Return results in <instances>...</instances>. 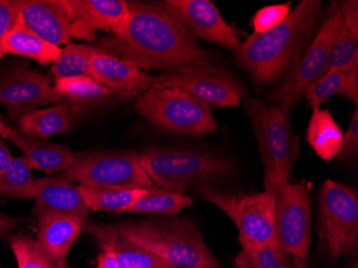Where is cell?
Returning a JSON list of instances; mask_svg holds the SVG:
<instances>
[{
	"mask_svg": "<svg viewBox=\"0 0 358 268\" xmlns=\"http://www.w3.org/2000/svg\"><path fill=\"white\" fill-rule=\"evenodd\" d=\"M122 27L96 48L141 70L166 72L208 64L192 32L158 3L129 1Z\"/></svg>",
	"mask_w": 358,
	"mask_h": 268,
	"instance_id": "1",
	"label": "cell"
},
{
	"mask_svg": "<svg viewBox=\"0 0 358 268\" xmlns=\"http://www.w3.org/2000/svg\"><path fill=\"white\" fill-rule=\"evenodd\" d=\"M322 1L301 0L279 25L255 34L233 52L259 84H273L299 62L321 27Z\"/></svg>",
	"mask_w": 358,
	"mask_h": 268,
	"instance_id": "2",
	"label": "cell"
},
{
	"mask_svg": "<svg viewBox=\"0 0 358 268\" xmlns=\"http://www.w3.org/2000/svg\"><path fill=\"white\" fill-rule=\"evenodd\" d=\"M120 237L174 268H219L200 227L189 218H152L113 225Z\"/></svg>",
	"mask_w": 358,
	"mask_h": 268,
	"instance_id": "3",
	"label": "cell"
},
{
	"mask_svg": "<svg viewBox=\"0 0 358 268\" xmlns=\"http://www.w3.org/2000/svg\"><path fill=\"white\" fill-rule=\"evenodd\" d=\"M245 110L257 136L264 165L265 188L278 190L289 183L299 153V138L292 128L287 102L267 104L257 98H246Z\"/></svg>",
	"mask_w": 358,
	"mask_h": 268,
	"instance_id": "4",
	"label": "cell"
},
{
	"mask_svg": "<svg viewBox=\"0 0 358 268\" xmlns=\"http://www.w3.org/2000/svg\"><path fill=\"white\" fill-rule=\"evenodd\" d=\"M140 164L152 186L180 195L224 178L234 171L229 160L184 149H148L140 155Z\"/></svg>",
	"mask_w": 358,
	"mask_h": 268,
	"instance_id": "5",
	"label": "cell"
},
{
	"mask_svg": "<svg viewBox=\"0 0 358 268\" xmlns=\"http://www.w3.org/2000/svg\"><path fill=\"white\" fill-rule=\"evenodd\" d=\"M134 106L160 130L194 136L218 131L210 106L179 88H150L138 94Z\"/></svg>",
	"mask_w": 358,
	"mask_h": 268,
	"instance_id": "6",
	"label": "cell"
},
{
	"mask_svg": "<svg viewBox=\"0 0 358 268\" xmlns=\"http://www.w3.org/2000/svg\"><path fill=\"white\" fill-rule=\"evenodd\" d=\"M203 199L230 217L238 230L241 247L278 245L275 239V191L265 188L255 195H230L204 186Z\"/></svg>",
	"mask_w": 358,
	"mask_h": 268,
	"instance_id": "7",
	"label": "cell"
},
{
	"mask_svg": "<svg viewBox=\"0 0 358 268\" xmlns=\"http://www.w3.org/2000/svg\"><path fill=\"white\" fill-rule=\"evenodd\" d=\"M62 174L80 186L115 189L154 187L141 167L140 155L134 150L80 153L73 164Z\"/></svg>",
	"mask_w": 358,
	"mask_h": 268,
	"instance_id": "8",
	"label": "cell"
},
{
	"mask_svg": "<svg viewBox=\"0 0 358 268\" xmlns=\"http://www.w3.org/2000/svg\"><path fill=\"white\" fill-rule=\"evenodd\" d=\"M320 232L337 262L355 253L358 246L357 193L343 183L327 179L320 193Z\"/></svg>",
	"mask_w": 358,
	"mask_h": 268,
	"instance_id": "9",
	"label": "cell"
},
{
	"mask_svg": "<svg viewBox=\"0 0 358 268\" xmlns=\"http://www.w3.org/2000/svg\"><path fill=\"white\" fill-rule=\"evenodd\" d=\"M152 88H179L210 108H238L248 96L243 85L229 70L211 62L156 76Z\"/></svg>",
	"mask_w": 358,
	"mask_h": 268,
	"instance_id": "10",
	"label": "cell"
},
{
	"mask_svg": "<svg viewBox=\"0 0 358 268\" xmlns=\"http://www.w3.org/2000/svg\"><path fill=\"white\" fill-rule=\"evenodd\" d=\"M343 24L341 3H333L327 10V19L299 62L289 68L278 87L269 94L275 104L287 102L291 106L299 101L303 88L327 73L329 50Z\"/></svg>",
	"mask_w": 358,
	"mask_h": 268,
	"instance_id": "11",
	"label": "cell"
},
{
	"mask_svg": "<svg viewBox=\"0 0 358 268\" xmlns=\"http://www.w3.org/2000/svg\"><path fill=\"white\" fill-rule=\"evenodd\" d=\"M275 239L287 255L306 260L311 243V211L307 181L287 183L275 193Z\"/></svg>",
	"mask_w": 358,
	"mask_h": 268,
	"instance_id": "12",
	"label": "cell"
},
{
	"mask_svg": "<svg viewBox=\"0 0 358 268\" xmlns=\"http://www.w3.org/2000/svg\"><path fill=\"white\" fill-rule=\"evenodd\" d=\"M64 100L54 90L50 78L37 70L15 66L0 76V104L17 122L32 111Z\"/></svg>",
	"mask_w": 358,
	"mask_h": 268,
	"instance_id": "13",
	"label": "cell"
},
{
	"mask_svg": "<svg viewBox=\"0 0 358 268\" xmlns=\"http://www.w3.org/2000/svg\"><path fill=\"white\" fill-rule=\"evenodd\" d=\"M158 3L185 24L195 39L218 44L233 52L241 46L238 31L225 22L210 0H164Z\"/></svg>",
	"mask_w": 358,
	"mask_h": 268,
	"instance_id": "14",
	"label": "cell"
},
{
	"mask_svg": "<svg viewBox=\"0 0 358 268\" xmlns=\"http://www.w3.org/2000/svg\"><path fill=\"white\" fill-rule=\"evenodd\" d=\"M20 25L53 45L71 41L72 14L68 0H19Z\"/></svg>",
	"mask_w": 358,
	"mask_h": 268,
	"instance_id": "15",
	"label": "cell"
},
{
	"mask_svg": "<svg viewBox=\"0 0 358 268\" xmlns=\"http://www.w3.org/2000/svg\"><path fill=\"white\" fill-rule=\"evenodd\" d=\"M72 14L71 37L92 41L96 31L115 34L129 15L124 0H68Z\"/></svg>",
	"mask_w": 358,
	"mask_h": 268,
	"instance_id": "16",
	"label": "cell"
},
{
	"mask_svg": "<svg viewBox=\"0 0 358 268\" xmlns=\"http://www.w3.org/2000/svg\"><path fill=\"white\" fill-rule=\"evenodd\" d=\"M36 183L38 195L32 211L36 220L46 216H60L71 218L82 225L87 223L90 209L73 181L59 173L54 176L40 177L36 179Z\"/></svg>",
	"mask_w": 358,
	"mask_h": 268,
	"instance_id": "17",
	"label": "cell"
},
{
	"mask_svg": "<svg viewBox=\"0 0 358 268\" xmlns=\"http://www.w3.org/2000/svg\"><path fill=\"white\" fill-rule=\"evenodd\" d=\"M90 78L110 90L126 96L141 94L154 86L156 76L127 64L94 46L90 62Z\"/></svg>",
	"mask_w": 358,
	"mask_h": 268,
	"instance_id": "18",
	"label": "cell"
},
{
	"mask_svg": "<svg viewBox=\"0 0 358 268\" xmlns=\"http://www.w3.org/2000/svg\"><path fill=\"white\" fill-rule=\"evenodd\" d=\"M36 246L44 258L55 268H69L68 255L84 225L71 218L46 216L38 219Z\"/></svg>",
	"mask_w": 358,
	"mask_h": 268,
	"instance_id": "19",
	"label": "cell"
},
{
	"mask_svg": "<svg viewBox=\"0 0 358 268\" xmlns=\"http://www.w3.org/2000/svg\"><path fill=\"white\" fill-rule=\"evenodd\" d=\"M84 229L96 239L102 250L108 249L115 253L122 268H174L148 250L120 237L113 225L86 223Z\"/></svg>",
	"mask_w": 358,
	"mask_h": 268,
	"instance_id": "20",
	"label": "cell"
},
{
	"mask_svg": "<svg viewBox=\"0 0 358 268\" xmlns=\"http://www.w3.org/2000/svg\"><path fill=\"white\" fill-rule=\"evenodd\" d=\"M80 112L69 100L50 108H38L28 113L17 122L20 134L29 139L46 140L66 132Z\"/></svg>",
	"mask_w": 358,
	"mask_h": 268,
	"instance_id": "21",
	"label": "cell"
},
{
	"mask_svg": "<svg viewBox=\"0 0 358 268\" xmlns=\"http://www.w3.org/2000/svg\"><path fill=\"white\" fill-rule=\"evenodd\" d=\"M10 142L23 153L24 159L31 170H40L46 175L67 170L73 164L78 155L68 147L44 140L26 138L20 132Z\"/></svg>",
	"mask_w": 358,
	"mask_h": 268,
	"instance_id": "22",
	"label": "cell"
},
{
	"mask_svg": "<svg viewBox=\"0 0 358 268\" xmlns=\"http://www.w3.org/2000/svg\"><path fill=\"white\" fill-rule=\"evenodd\" d=\"M306 139L315 154L325 162H331L339 156L345 144V133L329 108H313Z\"/></svg>",
	"mask_w": 358,
	"mask_h": 268,
	"instance_id": "23",
	"label": "cell"
},
{
	"mask_svg": "<svg viewBox=\"0 0 358 268\" xmlns=\"http://www.w3.org/2000/svg\"><path fill=\"white\" fill-rule=\"evenodd\" d=\"M62 53V48L44 41L23 26L10 30L0 42V57L5 55L23 56L40 64H53Z\"/></svg>",
	"mask_w": 358,
	"mask_h": 268,
	"instance_id": "24",
	"label": "cell"
},
{
	"mask_svg": "<svg viewBox=\"0 0 358 268\" xmlns=\"http://www.w3.org/2000/svg\"><path fill=\"white\" fill-rule=\"evenodd\" d=\"M54 90L80 111L87 106L103 104L110 99L126 96L106 87L90 76H76L55 80Z\"/></svg>",
	"mask_w": 358,
	"mask_h": 268,
	"instance_id": "25",
	"label": "cell"
},
{
	"mask_svg": "<svg viewBox=\"0 0 358 268\" xmlns=\"http://www.w3.org/2000/svg\"><path fill=\"white\" fill-rule=\"evenodd\" d=\"M148 189H115L78 185L80 195L90 211L110 213H124L129 205L146 195Z\"/></svg>",
	"mask_w": 358,
	"mask_h": 268,
	"instance_id": "26",
	"label": "cell"
},
{
	"mask_svg": "<svg viewBox=\"0 0 358 268\" xmlns=\"http://www.w3.org/2000/svg\"><path fill=\"white\" fill-rule=\"evenodd\" d=\"M234 264L236 268H308L303 260L283 253L278 245L243 248Z\"/></svg>",
	"mask_w": 358,
	"mask_h": 268,
	"instance_id": "27",
	"label": "cell"
},
{
	"mask_svg": "<svg viewBox=\"0 0 358 268\" xmlns=\"http://www.w3.org/2000/svg\"><path fill=\"white\" fill-rule=\"evenodd\" d=\"M191 204L192 199L188 195L150 187L146 195L129 205L124 213L176 216L185 207L190 206Z\"/></svg>",
	"mask_w": 358,
	"mask_h": 268,
	"instance_id": "28",
	"label": "cell"
},
{
	"mask_svg": "<svg viewBox=\"0 0 358 268\" xmlns=\"http://www.w3.org/2000/svg\"><path fill=\"white\" fill-rule=\"evenodd\" d=\"M38 187L31 169L24 157H13L7 172L0 178V197L12 199H36Z\"/></svg>",
	"mask_w": 358,
	"mask_h": 268,
	"instance_id": "29",
	"label": "cell"
},
{
	"mask_svg": "<svg viewBox=\"0 0 358 268\" xmlns=\"http://www.w3.org/2000/svg\"><path fill=\"white\" fill-rule=\"evenodd\" d=\"M94 45L69 43L52 64L54 80L90 76V62Z\"/></svg>",
	"mask_w": 358,
	"mask_h": 268,
	"instance_id": "30",
	"label": "cell"
},
{
	"mask_svg": "<svg viewBox=\"0 0 358 268\" xmlns=\"http://www.w3.org/2000/svg\"><path fill=\"white\" fill-rule=\"evenodd\" d=\"M358 66V37L345 25L338 30L329 50L327 72L348 71Z\"/></svg>",
	"mask_w": 358,
	"mask_h": 268,
	"instance_id": "31",
	"label": "cell"
},
{
	"mask_svg": "<svg viewBox=\"0 0 358 268\" xmlns=\"http://www.w3.org/2000/svg\"><path fill=\"white\" fill-rule=\"evenodd\" d=\"M349 71L350 70L327 72L319 80L310 83L303 88L301 94L307 99L308 104L313 110L320 108L321 104L329 100L334 94H341Z\"/></svg>",
	"mask_w": 358,
	"mask_h": 268,
	"instance_id": "32",
	"label": "cell"
},
{
	"mask_svg": "<svg viewBox=\"0 0 358 268\" xmlns=\"http://www.w3.org/2000/svg\"><path fill=\"white\" fill-rule=\"evenodd\" d=\"M10 247L19 268H55L42 255L35 239L28 234L15 233L9 239Z\"/></svg>",
	"mask_w": 358,
	"mask_h": 268,
	"instance_id": "33",
	"label": "cell"
},
{
	"mask_svg": "<svg viewBox=\"0 0 358 268\" xmlns=\"http://www.w3.org/2000/svg\"><path fill=\"white\" fill-rule=\"evenodd\" d=\"M289 11H291V3L271 6L259 10L253 17L255 34H262L279 25Z\"/></svg>",
	"mask_w": 358,
	"mask_h": 268,
	"instance_id": "34",
	"label": "cell"
},
{
	"mask_svg": "<svg viewBox=\"0 0 358 268\" xmlns=\"http://www.w3.org/2000/svg\"><path fill=\"white\" fill-rule=\"evenodd\" d=\"M19 25V0H0V42L10 30Z\"/></svg>",
	"mask_w": 358,
	"mask_h": 268,
	"instance_id": "35",
	"label": "cell"
},
{
	"mask_svg": "<svg viewBox=\"0 0 358 268\" xmlns=\"http://www.w3.org/2000/svg\"><path fill=\"white\" fill-rule=\"evenodd\" d=\"M358 155V108L355 106L353 118L349 129L345 133V144L339 155L341 162H351L357 158Z\"/></svg>",
	"mask_w": 358,
	"mask_h": 268,
	"instance_id": "36",
	"label": "cell"
},
{
	"mask_svg": "<svg viewBox=\"0 0 358 268\" xmlns=\"http://www.w3.org/2000/svg\"><path fill=\"white\" fill-rule=\"evenodd\" d=\"M343 23L351 30L352 34L358 37V3L356 0L341 3Z\"/></svg>",
	"mask_w": 358,
	"mask_h": 268,
	"instance_id": "37",
	"label": "cell"
},
{
	"mask_svg": "<svg viewBox=\"0 0 358 268\" xmlns=\"http://www.w3.org/2000/svg\"><path fill=\"white\" fill-rule=\"evenodd\" d=\"M24 218L12 217L0 213V239H10L26 223Z\"/></svg>",
	"mask_w": 358,
	"mask_h": 268,
	"instance_id": "38",
	"label": "cell"
},
{
	"mask_svg": "<svg viewBox=\"0 0 358 268\" xmlns=\"http://www.w3.org/2000/svg\"><path fill=\"white\" fill-rule=\"evenodd\" d=\"M340 96L349 98L355 106H358V66L350 70Z\"/></svg>",
	"mask_w": 358,
	"mask_h": 268,
	"instance_id": "39",
	"label": "cell"
},
{
	"mask_svg": "<svg viewBox=\"0 0 358 268\" xmlns=\"http://www.w3.org/2000/svg\"><path fill=\"white\" fill-rule=\"evenodd\" d=\"M103 253L98 257L96 261H98V266L99 268H122L120 265V261H118L117 257L115 253L110 251L108 249L102 250Z\"/></svg>",
	"mask_w": 358,
	"mask_h": 268,
	"instance_id": "40",
	"label": "cell"
},
{
	"mask_svg": "<svg viewBox=\"0 0 358 268\" xmlns=\"http://www.w3.org/2000/svg\"><path fill=\"white\" fill-rule=\"evenodd\" d=\"M12 160H13V157H12L11 153L6 146L5 143L0 140V178L7 172Z\"/></svg>",
	"mask_w": 358,
	"mask_h": 268,
	"instance_id": "41",
	"label": "cell"
},
{
	"mask_svg": "<svg viewBox=\"0 0 358 268\" xmlns=\"http://www.w3.org/2000/svg\"><path fill=\"white\" fill-rule=\"evenodd\" d=\"M17 133H19V131L8 126V125L5 124V122L1 120V118H0V136H3V138L10 141L11 139H13Z\"/></svg>",
	"mask_w": 358,
	"mask_h": 268,
	"instance_id": "42",
	"label": "cell"
},
{
	"mask_svg": "<svg viewBox=\"0 0 358 268\" xmlns=\"http://www.w3.org/2000/svg\"><path fill=\"white\" fill-rule=\"evenodd\" d=\"M0 268H1V266H0Z\"/></svg>",
	"mask_w": 358,
	"mask_h": 268,
	"instance_id": "43",
	"label": "cell"
},
{
	"mask_svg": "<svg viewBox=\"0 0 358 268\" xmlns=\"http://www.w3.org/2000/svg\"><path fill=\"white\" fill-rule=\"evenodd\" d=\"M0 203H1V201H0Z\"/></svg>",
	"mask_w": 358,
	"mask_h": 268,
	"instance_id": "44",
	"label": "cell"
},
{
	"mask_svg": "<svg viewBox=\"0 0 358 268\" xmlns=\"http://www.w3.org/2000/svg\"><path fill=\"white\" fill-rule=\"evenodd\" d=\"M96 268H99V267H96Z\"/></svg>",
	"mask_w": 358,
	"mask_h": 268,
	"instance_id": "45",
	"label": "cell"
}]
</instances>
